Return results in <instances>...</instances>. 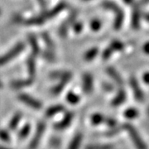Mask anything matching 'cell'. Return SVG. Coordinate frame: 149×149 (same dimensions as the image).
I'll use <instances>...</instances> for the list:
<instances>
[{
	"label": "cell",
	"mask_w": 149,
	"mask_h": 149,
	"mask_svg": "<svg viewBox=\"0 0 149 149\" xmlns=\"http://www.w3.org/2000/svg\"><path fill=\"white\" fill-rule=\"evenodd\" d=\"M26 45L24 42L16 43L13 47L9 49L5 53L0 56V66H3L8 64L12 61L16 59L25 50Z\"/></svg>",
	"instance_id": "obj_1"
},
{
	"label": "cell",
	"mask_w": 149,
	"mask_h": 149,
	"mask_svg": "<svg viewBox=\"0 0 149 149\" xmlns=\"http://www.w3.org/2000/svg\"><path fill=\"white\" fill-rule=\"evenodd\" d=\"M124 129L128 132V133L129 134L130 138H131V140L132 142L134 144V146L136 147L137 149H148V147L145 143V142L143 141V139L141 138L140 134L139 133V132L137 131V129L133 127V125L131 124H125L124 126Z\"/></svg>",
	"instance_id": "obj_2"
},
{
	"label": "cell",
	"mask_w": 149,
	"mask_h": 149,
	"mask_svg": "<svg viewBox=\"0 0 149 149\" xmlns=\"http://www.w3.org/2000/svg\"><path fill=\"white\" fill-rule=\"evenodd\" d=\"M46 128H47V124L45 122L40 121L37 123L36 131L33 134L31 143L29 144V149H37V148L40 144L41 140L42 139V136L46 131Z\"/></svg>",
	"instance_id": "obj_3"
},
{
	"label": "cell",
	"mask_w": 149,
	"mask_h": 149,
	"mask_svg": "<svg viewBox=\"0 0 149 149\" xmlns=\"http://www.w3.org/2000/svg\"><path fill=\"white\" fill-rule=\"evenodd\" d=\"M17 99L19 101H21L22 104H26L27 106L32 108L35 110H39L42 109V104L40 100L34 98L33 96L30 95L26 93H21L17 95Z\"/></svg>",
	"instance_id": "obj_4"
},
{
	"label": "cell",
	"mask_w": 149,
	"mask_h": 149,
	"mask_svg": "<svg viewBox=\"0 0 149 149\" xmlns=\"http://www.w3.org/2000/svg\"><path fill=\"white\" fill-rule=\"evenodd\" d=\"M76 17H77V13L76 11H73L70 13V14L69 17L65 20L62 24L59 27V35L61 37H65L68 31H69V28L70 27L73 26L74 22H75V19H76Z\"/></svg>",
	"instance_id": "obj_5"
},
{
	"label": "cell",
	"mask_w": 149,
	"mask_h": 149,
	"mask_svg": "<svg viewBox=\"0 0 149 149\" xmlns=\"http://www.w3.org/2000/svg\"><path fill=\"white\" fill-rule=\"evenodd\" d=\"M67 7V4L65 3H60L57 5L53 7L52 8H51L50 10L42 11V14L43 17L45 18L46 21H47L49 19H52L55 17H56L59 13H61L63 10H65Z\"/></svg>",
	"instance_id": "obj_6"
},
{
	"label": "cell",
	"mask_w": 149,
	"mask_h": 149,
	"mask_svg": "<svg viewBox=\"0 0 149 149\" xmlns=\"http://www.w3.org/2000/svg\"><path fill=\"white\" fill-rule=\"evenodd\" d=\"M129 83H130V86H131V89L133 91L134 98L139 102L143 101L144 99H145L144 93L143 91H142V88H141L137 79L132 76L129 80Z\"/></svg>",
	"instance_id": "obj_7"
},
{
	"label": "cell",
	"mask_w": 149,
	"mask_h": 149,
	"mask_svg": "<svg viewBox=\"0 0 149 149\" xmlns=\"http://www.w3.org/2000/svg\"><path fill=\"white\" fill-rule=\"evenodd\" d=\"M82 89L85 94L89 95L92 93L94 89L93 76L90 73H85L82 75Z\"/></svg>",
	"instance_id": "obj_8"
},
{
	"label": "cell",
	"mask_w": 149,
	"mask_h": 149,
	"mask_svg": "<svg viewBox=\"0 0 149 149\" xmlns=\"http://www.w3.org/2000/svg\"><path fill=\"white\" fill-rule=\"evenodd\" d=\"M45 18L43 17L42 14L40 13L38 15L35 16L29 17L27 18H24L23 24L22 25H26V26H30V27H38V26H42L45 22H46Z\"/></svg>",
	"instance_id": "obj_9"
},
{
	"label": "cell",
	"mask_w": 149,
	"mask_h": 149,
	"mask_svg": "<svg viewBox=\"0 0 149 149\" xmlns=\"http://www.w3.org/2000/svg\"><path fill=\"white\" fill-rule=\"evenodd\" d=\"M33 82H34V79L28 77L26 79L13 80L10 83V86L13 90H21V89H24V88L31 86L33 84Z\"/></svg>",
	"instance_id": "obj_10"
},
{
	"label": "cell",
	"mask_w": 149,
	"mask_h": 149,
	"mask_svg": "<svg viewBox=\"0 0 149 149\" xmlns=\"http://www.w3.org/2000/svg\"><path fill=\"white\" fill-rule=\"evenodd\" d=\"M73 118H74V113L72 112L66 113L64 115V117L55 125V128L57 130H64L70 125Z\"/></svg>",
	"instance_id": "obj_11"
},
{
	"label": "cell",
	"mask_w": 149,
	"mask_h": 149,
	"mask_svg": "<svg viewBox=\"0 0 149 149\" xmlns=\"http://www.w3.org/2000/svg\"><path fill=\"white\" fill-rule=\"evenodd\" d=\"M36 58L37 56H33L31 54L29 57L27 58V62H26V66H27V70L28 73V77H31L32 79L35 78L36 74H37V63H36Z\"/></svg>",
	"instance_id": "obj_12"
},
{
	"label": "cell",
	"mask_w": 149,
	"mask_h": 149,
	"mask_svg": "<svg viewBox=\"0 0 149 149\" xmlns=\"http://www.w3.org/2000/svg\"><path fill=\"white\" fill-rule=\"evenodd\" d=\"M27 41H28L29 46H30L31 50H32V55L37 57L38 55L42 53V50H41L39 43L37 42V37L34 35H29L28 38H27Z\"/></svg>",
	"instance_id": "obj_13"
},
{
	"label": "cell",
	"mask_w": 149,
	"mask_h": 149,
	"mask_svg": "<svg viewBox=\"0 0 149 149\" xmlns=\"http://www.w3.org/2000/svg\"><path fill=\"white\" fill-rule=\"evenodd\" d=\"M50 78L54 80H71L72 79V73L68 70H55L50 73Z\"/></svg>",
	"instance_id": "obj_14"
},
{
	"label": "cell",
	"mask_w": 149,
	"mask_h": 149,
	"mask_svg": "<svg viewBox=\"0 0 149 149\" xmlns=\"http://www.w3.org/2000/svg\"><path fill=\"white\" fill-rule=\"evenodd\" d=\"M69 81L70 80H67V79H63V80H59V83H57L56 85H55L52 88V94L53 95H58L59 94H61L62 91H64V89L65 88V86L68 85Z\"/></svg>",
	"instance_id": "obj_15"
},
{
	"label": "cell",
	"mask_w": 149,
	"mask_h": 149,
	"mask_svg": "<svg viewBox=\"0 0 149 149\" xmlns=\"http://www.w3.org/2000/svg\"><path fill=\"white\" fill-rule=\"evenodd\" d=\"M106 73L110 76V78H111L112 80H113L115 83H117L118 85H123V80L121 75L119 74V73H118L117 70L114 69L113 67H111V66L107 67Z\"/></svg>",
	"instance_id": "obj_16"
},
{
	"label": "cell",
	"mask_w": 149,
	"mask_h": 149,
	"mask_svg": "<svg viewBox=\"0 0 149 149\" xmlns=\"http://www.w3.org/2000/svg\"><path fill=\"white\" fill-rule=\"evenodd\" d=\"M42 37L43 42H44L45 46H46V50L51 52L55 53L56 47H55L53 40H52V38L51 37V36L48 34L47 32H43L42 34Z\"/></svg>",
	"instance_id": "obj_17"
},
{
	"label": "cell",
	"mask_w": 149,
	"mask_h": 149,
	"mask_svg": "<svg viewBox=\"0 0 149 149\" xmlns=\"http://www.w3.org/2000/svg\"><path fill=\"white\" fill-rule=\"evenodd\" d=\"M127 99V95L126 92L123 90H119V91L117 93L116 96L112 100V105L113 106H119L123 104Z\"/></svg>",
	"instance_id": "obj_18"
},
{
	"label": "cell",
	"mask_w": 149,
	"mask_h": 149,
	"mask_svg": "<svg viewBox=\"0 0 149 149\" xmlns=\"http://www.w3.org/2000/svg\"><path fill=\"white\" fill-rule=\"evenodd\" d=\"M65 109V107L61 104H56V105H52V106L49 107L46 110V116L47 118H52L55 115L60 113L61 112H62Z\"/></svg>",
	"instance_id": "obj_19"
},
{
	"label": "cell",
	"mask_w": 149,
	"mask_h": 149,
	"mask_svg": "<svg viewBox=\"0 0 149 149\" xmlns=\"http://www.w3.org/2000/svg\"><path fill=\"white\" fill-rule=\"evenodd\" d=\"M82 140H83L82 133H76L74 136V138L71 139V141H70V143L69 144V147H68V149H80Z\"/></svg>",
	"instance_id": "obj_20"
},
{
	"label": "cell",
	"mask_w": 149,
	"mask_h": 149,
	"mask_svg": "<svg viewBox=\"0 0 149 149\" xmlns=\"http://www.w3.org/2000/svg\"><path fill=\"white\" fill-rule=\"evenodd\" d=\"M21 118L22 114L20 113H15V114L13 115V117L10 119L9 123H8V128H9L10 130H12V131L15 130L17 128V127L18 126L20 121H21Z\"/></svg>",
	"instance_id": "obj_21"
},
{
	"label": "cell",
	"mask_w": 149,
	"mask_h": 149,
	"mask_svg": "<svg viewBox=\"0 0 149 149\" xmlns=\"http://www.w3.org/2000/svg\"><path fill=\"white\" fill-rule=\"evenodd\" d=\"M106 118L104 117V115H103L101 113H96L92 114L91 117V122L93 125H100L102 123H104Z\"/></svg>",
	"instance_id": "obj_22"
},
{
	"label": "cell",
	"mask_w": 149,
	"mask_h": 149,
	"mask_svg": "<svg viewBox=\"0 0 149 149\" xmlns=\"http://www.w3.org/2000/svg\"><path fill=\"white\" fill-rule=\"evenodd\" d=\"M80 100V96L73 91H70L66 95V101L70 104H77Z\"/></svg>",
	"instance_id": "obj_23"
},
{
	"label": "cell",
	"mask_w": 149,
	"mask_h": 149,
	"mask_svg": "<svg viewBox=\"0 0 149 149\" xmlns=\"http://www.w3.org/2000/svg\"><path fill=\"white\" fill-rule=\"evenodd\" d=\"M140 18L141 14L139 13V9L138 8H134L133 13V17H132V24L134 28H138L140 23Z\"/></svg>",
	"instance_id": "obj_24"
},
{
	"label": "cell",
	"mask_w": 149,
	"mask_h": 149,
	"mask_svg": "<svg viewBox=\"0 0 149 149\" xmlns=\"http://www.w3.org/2000/svg\"><path fill=\"white\" fill-rule=\"evenodd\" d=\"M123 114H124V117L128 119H133V118H138L139 113V110L135 108H128L124 111Z\"/></svg>",
	"instance_id": "obj_25"
},
{
	"label": "cell",
	"mask_w": 149,
	"mask_h": 149,
	"mask_svg": "<svg viewBox=\"0 0 149 149\" xmlns=\"http://www.w3.org/2000/svg\"><path fill=\"white\" fill-rule=\"evenodd\" d=\"M30 131H31V125H30L29 123L25 124V125L22 128L21 130L19 131V133H18V138H19V139H26L27 136L29 135Z\"/></svg>",
	"instance_id": "obj_26"
},
{
	"label": "cell",
	"mask_w": 149,
	"mask_h": 149,
	"mask_svg": "<svg viewBox=\"0 0 149 149\" xmlns=\"http://www.w3.org/2000/svg\"><path fill=\"white\" fill-rule=\"evenodd\" d=\"M97 54H98V49L97 48H92V49L85 52L84 58L86 61H90L95 57Z\"/></svg>",
	"instance_id": "obj_27"
},
{
	"label": "cell",
	"mask_w": 149,
	"mask_h": 149,
	"mask_svg": "<svg viewBox=\"0 0 149 149\" xmlns=\"http://www.w3.org/2000/svg\"><path fill=\"white\" fill-rule=\"evenodd\" d=\"M113 147L109 144H91L88 145L85 149H113Z\"/></svg>",
	"instance_id": "obj_28"
},
{
	"label": "cell",
	"mask_w": 149,
	"mask_h": 149,
	"mask_svg": "<svg viewBox=\"0 0 149 149\" xmlns=\"http://www.w3.org/2000/svg\"><path fill=\"white\" fill-rule=\"evenodd\" d=\"M109 47L113 50V52H117V51H122L123 47H124V45L121 42L114 41L109 45Z\"/></svg>",
	"instance_id": "obj_29"
},
{
	"label": "cell",
	"mask_w": 149,
	"mask_h": 149,
	"mask_svg": "<svg viewBox=\"0 0 149 149\" xmlns=\"http://www.w3.org/2000/svg\"><path fill=\"white\" fill-rule=\"evenodd\" d=\"M0 139L3 142H9L10 141V135L7 130L0 128Z\"/></svg>",
	"instance_id": "obj_30"
},
{
	"label": "cell",
	"mask_w": 149,
	"mask_h": 149,
	"mask_svg": "<svg viewBox=\"0 0 149 149\" xmlns=\"http://www.w3.org/2000/svg\"><path fill=\"white\" fill-rule=\"evenodd\" d=\"M121 131V128L120 127H114V128H110L109 130H108L105 133V136L106 137H113L115 135H117L118 133H120Z\"/></svg>",
	"instance_id": "obj_31"
},
{
	"label": "cell",
	"mask_w": 149,
	"mask_h": 149,
	"mask_svg": "<svg viewBox=\"0 0 149 149\" xmlns=\"http://www.w3.org/2000/svg\"><path fill=\"white\" fill-rule=\"evenodd\" d=\"M24 18L25 17L21 14H15L12 17V22L14 24H23Z\"/></svg>",
	"instance_id": "obj_32"
},
{
	"label": "cell",
	"mask_w": 149,
	"mask_h": 149,
	"mask_svg": "<svg viewBox=\"0 0 149 149\" xmlns=\"http://www.w3.org/2000/svg\"><path fill=\"white\" fill-rule=\"evenodd\" d=\"M113 52H113V49L109 46V47H108L104 51V52H103V54H102V59H103V60H104V61H106V60H108V59L111 56L112 54L113 53Z\"/></svg>",
	"instance_id": "obj_33"
},
{
	"label": "cell",
	"mask_w": 149,
	"mask_h": 149,
	"mask_svg": "<svg viewBox=\"0 0 149 149\" xmlns=\"http://www.w3.org/2000/svg\"><path fill=\"white\" fill-rule=\"evenodd\" d=\"M104 124H106L109 128H114V127H117L118 122L117 120H115L114 118H106L105 119V122Z\"/></svg>",
	"instance_id": "obj_34"
},
{
	"label": "cell",
	"mask_w": 149,
	"mask_h": 149,
	"mask_svg": "<svg viewBox=\"0 0 149 149\" xmlns=\"http://www.w3.org/2000/svg\"><path fill=\"white\" fill-rule=\"evenodd\" d=\"M72 27L74 28V32L79 33L80 32H81V30H82V28H83V25H82V23H80V22H75L74 24H73Z\"/></svg>",
	"instance_id": "obj_35"
},
{
	"label": "cell",
	"mask_w": 149,
	"mask_h": 149,
	"mask_svg": "<svg viewBox=\"0 0 149 149\" xmlns=\"http://www.w3.org/2000/svg\"><path fill=\"white\" fill-rule=\"evenodd\" d=\"M100 27V22L98 21V20L95 19V20L91 22V28L94 31H97Z\"/></svg>",
	"instance_id": "obj_36"
},
{
	"label": "cell",
	"mask_w": 149,
	"mask_h": 149,
	"mask_svg": "<svg viewBox=\"0 0 149 149\" xmlns=\"http://www.w3.org/2000/svg\"><path fill=\"white\" fill-rule=\"evenodd\" d=\"M37 3H38V5L39 7L42 9V11L47 10V0H37Z\"/></svg>",
	"instance_id": "obj_37"
},
{
	"label": "cell",
	"mask_w": 149,
	"mask_h": 149,
	"mask_svg": "<svg viewBox=\"0 0 149 149\" xmlns=\"http://www.w3.org/2000/svg\"><path fill=\"white\" fill-rule=\"evenodd\" d=\"M143 80L146 84H149V73H146V74H144Z\"/></svg>",
	"instance_id": "obj_38"
},
{
	"label": "cell",
	"mask_w": 149,
	"mask_h": 149,
	"mask_svg": "<svg viewBox=\"0 0 149 149\" xmlns=\"http://www.w3.org/2000/svg\"><path fill=\"white\" fill-rule=\"evenodd\" d=\"M149 3V0H140V5H147Z\"/></svg>",
	"instance_id": "obj_39"
},
{
	"label": "cell",
	"mask_w": 149,
	"mask_h": 149,
	"mask_svg": "<svg viewBox=\"0 0 149 149\" xmlns=\"http://www.w3.org/2000/svg\"><path fill=\"white\" fill-rule=\"evenodd\" d=\"M143 50H144V52H147L148 54H149V42L147 43V44H146V45L144 46Z\"/></svg>",
	"instance_id": "obj_40"
},
{
	"label": "cell",
	"mask_w": 149,
	"mask_h": 149,
	"mask_svg": "<svg viewBox=\"0 0 149 149\" xmlns=\"http://www.w3.org/2000/svg\"><path fill=\"white\" fill-rule=\"evenodd\" d=\"M144 18H145L148 22H149V13H146V14L144 15Z\"/></svg>",
	"instance_id": "obj_41"
},
{
	"label": "cell",
	"mask_w": 149,
	"mask_h": 149,
	"mask_svg": "<svg viewBox=\"0 0 149 149\" xmlns=\"http://www.w3.org/2000/svg\"><path fill=\"white\" fill-rule=\"evenodd\" d=\"M0 149H11L9 148H7L5 146H2V145H0Z\"/></svg>",
	"instance_id": "obj_42"
},
{
	"label": "cell",
	"mask_w": 149,
	"mask_h": 149,
	"mask_svg": "<svg viewBox=\"0 0 149 149\" xmlns=\"http://www.w3.org/2000/svg\"><path fill=\"white\" fill-rule=\"evenodd\" d=\"M3 87V83L1 82V80H0V88H2Z\"/></svg>",
	"instance_id": "obj_43"
},
{
	"label": "cell",
	"mask_w": 149,
	"mask_h": 149,
	"mask_svg": "<svg viewBox=\"0 0 149 149\" xmlns=\"http://www.w3.org/2000/svg\"><path fill=\"white\" fill-rule=\"evenodd\" d=\"M1 14H2V10H1V8H0V16H1Z\"/></svg>",
	"instance_id": "obj_44"
},
{
	"label": "cell",
	"mask_w": 149,
	"mask_h": 149,
	"mask_svg": "<svg viewBox=\"0 0 149 149\" xmlns=\"http://www.w3.org/2000/svg\"><path fill=\"white\" fill-rule=\"evenodd\" d=\"M148 113H149V109H148Z\"/></svg>",
	"instance_id": "obj_45"
},
{
	"label": "cell",
	"mask_w": 149,
	"mask_h": 149,
	"mask_svg": "<svg viewBox=\"0 0 149 149\" xmlns=\"http://www.w3.org/2000/svg\"><path fill=\"white\" fill-rule=\"evenodd\" d=\"M85 1H87V0H85Z\"/></svg>",
	"instance_id": "obj_46"
}]
</instances>
